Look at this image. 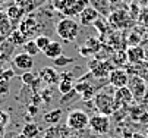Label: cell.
Returning a JSON list of instances; mask_svg holds the SVG:
<instances>
[{"mask_svg":"<svg viewBox=\"0 0 148 138\" xmlns=\"http://www.w3.org/2000/svg\"><path fill=\"white\" fill-rule=\"evenodd\" d=\"M56 34L66 43H72L76 40L79 34V24L75 21L73 18H62L60 21L56 24Z\"/></svg>","mask_w":148,"mask_h":138,"instance_id":"obj_1","label":"cell"},{"mask_svg":"<svg viewBox=\"0 0 148 138\" xmlns=\"http://www.w3.org/2000/svg\"><path fill=\"white\" fill-rule=\"evenodd\" d=\"M92 106L95 107L97 113L106 115V116H110L114 113L116 110V104H114V95L109 94L106 91H100L94 95V98L91 100Z\"/></svg>","mask_w":148,"mask_h":138,"instance_id":"obj_2","label":"cell"},{"mask_svg":"<svg viewBox=\"0 0 148 138\" xmlns=\"http://www.w3.org/2000/svg\"><path fill=\"white\" fill-rule=\"evenodd\" d=\"M107 19H109V24H112L117 30L129 28L135 24V21L131 18L128 9H122V8H113Z\"/></svg>","mask_w":148,"mask_h":138,"instance_id":"obj_3","label":"cell"},{"mask_svg":"<svg viewBox=\"0 0 148 138\" xmlns=\"http://www.w3.org/2000/svg\"><path fill=\"white\" fill-rule=\"evenodd\" d=\"M66 125L72 131H82L90 125V115L81 109L71 110L66 117Z\"/></svg>","mask_w":148,"mask_h":138,"instance_id":"obj_4","label":"cell"},{"mask_svg":"<svg viewBox=\"0 0 148 138\" xmlns=\"http://www.w3.org/2000/svg\"><path fill=\"white\" fill-rule=\"evenodd\" d=\"M18 30L25 35L27 40H31L32 37L35 35H40L41 34V30H40V24H38V19L35 15L29 13L28 16H25L22 21H21Z\"/></svg>","mask_w":148,"mask_h":138,"instance_id":"obj_5","label":"cell"},{"mask_svg":"<svg viewBox=\"0 0 148 138\" xmlns=\"http://www.w3.org/2000/svg\"><path fill=\"white\" fill-rule=\"evenodd\" d=\"M90 126L94 132L104 135L110 131V119L109 116L101 115V113H95V115H90Z\"/></svg>","mask_w":148,"mask_h":138,"instance_id":"obj_6","label":"cell"},{"mask_svg":"<svg viewBox=\"0 0 148 138\" xmlns=\"http://www.w3.org/2000/svg\"><path fill=\"white\" fill-rule=\"evenodd\" d=\"M128 88L131 90V93L134 95V100L141 103L144 95H145V93H147V84H145V81L142 80L141 76H138V75H131Z\"/></svg>","mask_w":148,"mask_h":138,"instance_id":"obj_7","label":"cell"},{"mask_svg":"<svg viewBox=\"0 0 148 138\" xmlns=\"http://www.w3.org/2000/svg\"><path fill=\"white\" fill-rule=\"evenodd\" d=\"M90 72L98 80H107L109 73L114 69V66L110 60H95L90 65Z\"/></svg>","mask_w":148,"mask_h":138,"instance_id":"obj_8","label":"cell"},{"mask_svg":"<svg viewBox=\"0 0 148 138\" xmlns=\"http://www.w3.org/2000/svg\"><path fill=\"white\" fill-rule=\"evenodd\" d=\"M129 78L131 75L122 68H114L110 73H109V84L114 88H122V87H128L129 84Z\"/></svg>","mask_w":148,"mask_h":138,"instance_id":"obj_9","label":"cell"},{"mask_svg":"<svg viewBox=\"0 0 148 138\" xmlns=\"http://www.w3.org/2000/svg\"><path fill=\"white\" fill-rule=\"evenodd\" d=\"M113 95H114V104H116V110L114 112H117L120 107H128V106H131L135 102L134 95H132V93H131V90L128 87L116 88Z\"/></svg>","mask_w":148,"mask_h":138,"instance_id":"obj_10","label":"cell"},{"mask_svg":"<svg viewBox=\"0 0 148 138\" xmlns=\"http://www.w3.org/2000/svg\"><path fill=\"white\" fill-rule=\"evenodd\" d=\"M75 90L79 93L81 98L85 102H91L94 95L98 93V87H95L91 81H85V80H78V82L75 84Z\"/></svg>","mask_w":148,"mask_h":138,"instance_id":"obj_11","label":"cell"},{"mask_svg":"<svg viewBox=\"0 0 148 138\" xmlns=\"http://www.w3.org/2000/svg\"><path fill=\"white\" fill-rule=\"evenodd\" d=\"M13 66L19 71H22V72H29L32 68H34V57L25 51L22 53H16L13 56Z\"/></svg>","mask_w":148,"mask_h":138,"instance_id":"obj_12","label":"cell"},{"mask_svg":"<svg viewBox=\"0 0 148 138\" xmlns=\"http://www.w3.org/2000/svg\"><path fill=\"white\" fill-rule=\"evenodd\" d=\"M6 15H8V18H9V21H10L13 30H16V27H19L21 21L24 19L25 12L21 9L16 3H13V5H9V6H8V9H6Z\"/></svg>","mask_w":148,"mask_h":138,"instance_id":"obj_13","label":"cell"},{"mask_svg":"<svg viewBox=\"0 0 148 138\" xmlns=\"http://www.w3.org/2000/svg\"><path fill=\"white\" fill-rule=\"evenodd\" d=\"M101 15L92 8V6H87L85 9H84L82 12H81V15L78 16L79 18V22H81V25H94L97 21H98V18H100Z\"/></svg>","mask_w":148,"mask_h":138,"instance_id":"obj_14","label":"cell"},{"mask_svg":"<svg viewBox=\"0 0 148 138\" xmlns=\"http://www.w3.org/2000/svg\"><path fill=\"white\" fill-rule=\"evenodd\" d=\"M38 76H40L41 81H44L49 85H54V84L60 82V73L54 68H50V66H46V68L41 69Z\"/></svg>","mask_w":148,"mask_h":138,"instance_id":"obj_15","label":"cell"},{"mask_svg":"<svg viewBox=\"0 0 148 138\" xmlns=\"http://www.w3.org/2000/svg\"><path fill=\"white\" fill-rule=\"evenodd\" d=\"M126 56H128V62L135 65L145 60L147 53H145V49L141 46H129V49L126 50Z\"/></svg>","mask_w":148,"mask_h":138,"instance_id":"obj_16","label":"cell"},{"mask_svg":"<svg viewBox=\"0 0 148 138\" xmlns=\"http://www.w3.org/2000/svg\"><path fill=\"white\" fill-rule=\"evenodd\" d=\"M90 6H92L103 18H109L113 6H112V2L110 0H88Z\"/></svg>","mask_w":148,"mask_h":138,"instance_id":"obj_17","label":"cell"},{"mask_svg":"<svg viewBox=\"0 0 148 138\" xmlns=\"http://www.w3.org/2000/svg\"><path fill=\"white\" fill-rule=\"evenodd\" d=\"M12 31H13V27H12L9 18L6 15V10L0 9V37L8 38Z\"/></svg>","mask_w":148,"mask_h":138,"instance_id":"obj_18","label":"cell"},{"mask_svg":"<svg viewBox=\"0 0 148 138\" xmlns=\"http://www.w3.org/2000/svg\"><path fill=\"white\" fill-rule=\"evenodd\" d=\"M43 53H44L46 57L53 59V60H54V59H57V57H60L63 54V46L59 41H51Z\"/></svg>","mask_w":148,"mask_h":138,"instance_id":"obj_19","label":"cell"},{"mask_svg":"<svg viewBox=\"0 0 148 138\" xmlns=\"http://www.w3.org/2000/svg\"><path fill=\"white\" fill-rule=\"evenodd\" d=\"M62 116H63V110L62 109H54L51 112H47L44 116H43V121L49 125H57L62 119Z\"/></svg>","mask_w":148,"mask_h":138,"instance_id":"obj_20","label":"cell"},{"mask_svg":"<svg viewBox=\"0 0 148 138\" xmlns=\"http://www.w3.org/2000/svg\"><path fill=\"white\" fill-rule=\"evenodd\" d=\"M132 75H138L141 76L145 82H148V62H141V63H135L134 69L131 71Z\"/></svg>","mask_w":148,"mask_h":138,"instance_id":"obj_21","label":"cell"},{"mask_svg":"<svg viewBox=\"0 0 148 138\" xmlns=\"http://www.w3.org/2000/svg\"><path fill=\"white\" fill-rule=\"evenodd\" d=\"M8 40L13 44V46H24L28 40H27V38H25V35L22 34V32H21L18 28L16 30H13L12 32H10V35L8 37Z\"/></svg>","mask_w":148,"mask_h":138,"instance_id":"obj_22","label":"cell"},{"mask_svg":"<svg viewBox=\"0 0 148 138\" xmlns=\"http://www.w3.org/2000/svg\"><path fill=\"white\" fill-rule=\"evenodd\" d=\"M22 134H24L27 138H37L38 134H40V128H38L35 124L28 122V124L24 125V128H22Z\"/></svg>","mask_w":148,"mask_h":138,"instance_id":"obj_23","label":"cell"},{"mask_svg":"<svg viewBox=\"0 0 148 138\" xmlns=\"http://www.w3.org/2000/svg\"><path fill=\"white\" fill-rule=\"evenodd\" d=\"M35 43H37V47L40 49V51H44V50L47 49V46L51 43V40H50V37H49V35H46V34H40V35L35 37Z\"/></svg>","mask_w":148,"mask_h":138,"instance_id":"obj_24","label":"cell"},{"mask_svg":"<svg viewBox=\"0 0 148 138\" xmlns=\"http://www.w3.org/2000/svg\"><path fill=\"white\" fill-rule=\"evenodd\" d=\"M78 98H81V95H79V93L73 88L71 93H68V94H65L62 97V100H60V104H65V106H69L71 103H73L75 100H78Z\"/></svg>","mask_w":148,"mask_h":138,"instance_id":"obj_25","label":"cell"},{"mask_svg":"<svg viewBox=\"0 0 148 138\" xmlns=\"http://www.w3.org/2000/svg\"><path fill=\"white\" fill-rule=\"evenodd\" d=\"M66 134L63 132L59 126H56V125H53V126H50L46 132H44V137L43 138H62V137H65Z\"/></svg>","mask_w":148,"mask_h":138,"instance_id":"obj_26","label":"cell"},{"mask_svg":"<svg viewBox=\"0 0 148 138\" xmlns=\"http://www.w3.org/2000/svg\"><path fill=\"white\" fill-rule=\"evenodd\" d=\"M57 87H59V91H60L62 95H65V94L71 93V91L75 88L73 82H72V81H66V80H60V82L57 84Z\"/></svg>","mask_w":148,"mask_h":138,"instance_id":"obj_27","label":"cell"},{"mask_svg":"<svg viewBox=\"0 0 148 138\" xmlns=\"http://www.w3.org/2000/svg\"><path fill=\"white\" fill-rule=\"evenodd\" d=\"M22 47H24V51H25V53H28V54H31L32 57H34L35 54H38V51H40V49L37 47L35 40H28Z\"/></svg>","mask_w":148,"mask_h":138,"instance_id":"obj_28","label":"cell"},{"mask_svg":"<svg viewBox=\"0 0 148 138\" xmlns=\"http://www.w3.org/2000/svg\"><path fill=\"white\" fill-rule=\"evenodd\" d=\"M53 62H54V66H57V68H65V66L73 63V62H75V59H73V57H65V56L62 54L60 57L54 59Z\"/></svg>","mask_w":148,"mask_h":138,"instance_id":"obj_29","label":"cell"},{"mask_svg":"<svg viewBox=\"0 0 148 138\" xmlns=\"http://www.w3.org/2000/svg\"><path fill=\"white\" fill-rule=\"evenodd\" d=\"M21 80H22V82H24L25 85L32 87V85H34V82L37 81V75H35V73H32L31 71H29V72H24V73H22V76H21Z\"/></svg>","mask_w":148,"mask_h":138,"instance_id":"obj_30","label":"cell"},{"mask_svg":"<svg viewBox=\"0 0 148 138\" xmlns=\"http://www.w3.org/2000/svg\"><path fill=\"white\" fill-rule=\"evenodd\" d=\"M126 41H128V44H129V46H139V43L142 41V37H141V34H139V32L134 31V32H131V34L128 35Z\"/></svg>","mask_w":148,"mask_h":138,"instance_id":"obj_31","label":"cell"},{"mask_svg":"<svg viewBox=\"0 0 148 138\" xmlns=\"http://www.w3.org/2000/svg\"><path fill=\"white\" fill-rule=\"evenodd\" d=\"M138 24L148 30V6L141 9V13H139V18H138Z\"/></svg>","mask_w":148,"mask_h":138,"instance_id":"obj_32","label":"cell"},{"mask_svg":"<svg viewBox=\"0 0 148 138\" xmlns=\"http://www.w3.org/2000/svg\"><path fill=\"white\" fill-rule=\"evenodd\" d=\"M6 138H27L22 132H21V134H16V132H12V134H8L6 135Z\"/></svg>","mask_w":148,"mask_h":138,"instance_id":"obj_33","label":"cell"},{"mask_svg":"<svg viewBox=\"0 0 148 138\" xmlns=\"http://www.w3.org/2000/svg\"><path fill=\"white\" fill-rule=\"evenodd\" d=\"M131 138H148V135H144V134L135 132V134H131Z\"/></svg>","mask_w":148,"mask_h":138,"instance_id":"obj_34","label":"cell"},{"mask_svg":"<svg viewBox=\"0 0 148 138\" xmlns=\"http://www.w3.org/2000/svg\"><path fill=\"white\" fill-rule=\"evenodd\" d=\"M136 2H138L142 8H147V6H148V0H136Z\"/></svg>","mask_w":148,"mask_h":138,"instance_id":"obj_35","label":"cell"},{"mask_svg":"<svg viewBox=\"0 0 148 138\" xmlns=\"http://www.w3.org/2000/svg\"><path fill=\"white\" fill-rule=\"evenodd\" d=\"M6 121H8V115L0 112V122H6Z\"/></svg>","mask_w":148,"mask_h":138,"instance_id":"obj_36","label":"cell"},{"mask_svg":"<svg viewBox=\"0 0 148 138\" xmlns=\"http://www.w3.org/2000/svg\"><path fill=\"white\" fill-rule=\"evenodd\" d=\"M5 71H6V69H5V62H3V60H0V75H2Z\"/></svg>","mask_w":148,"mask_h":138,"instance_id":"obj_37","label":"cell"},{"mask_svg":"<svg viewBox=\"0 0 148 138\" xmlns=\"http://www.w3.org/2000/svg\"><path fill=\"white\" fill-rule=\"evenodd\" d=\"M141 103H142V104H148V91L145 93V95H144V98H142Z\"/></svg>","mask_w":148,"mask_h":138,"instance_id":"obj_38","label":"cell"},{"mask_svg":"<svg viewBox=\"0 0 148 138\" xmlns=\"http://www.w3.org/2000/svg\"><path fill=\"white\" fill-rule=\"evenodd\" d=\"M110 2H112V6H113L114 3H117V2H120V0H110Z\"/></svg>","mask_w":148,"mask_h":138,"instance_id":"obj_39","label":"cell"},{"mask_svg":"<svg viewBox=\"0 0 148 138\" xmlns=\"http://www.w3.org/2000/svg\"><path fill=\"white\" fill-rule=\"evenodd\" d=\"M147 135H148V128H147Z\"/></svg>","mask_w":148,"mask_h":138,"instance_id":"obj_40","label":"cell"},{"mask_svg":"<svg viewBox=\"0 0 148 138\" xmlns=\"http://www.w3.org/2000/svg\"><path fill=\"white\" fill-rule=\"evenodd\" d=\"M73 138H78V137H73Z\"/></svg>","mask_w":148,"mask_h":138,"instance_id":"obj_41","label":"cell"}]
</instances>
